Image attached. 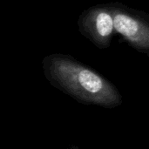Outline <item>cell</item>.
Returning <instances> with one entry per match:
<instances>
[{
    "instance_id": "obj_2",
    "label": "cell",
    "mask_w": 149,
    "mask_h": 149,
    "mask_svg": "<svg viewBox=\"0 0 149 149\" xmlns=\"http://www.w3.org/2000/svg\"><path fill=\"white\" fill-rule=\"evenodd\" d=\"M113 20L114 31L136 51L149 55V23L141 12L120 3H107Z\"/></svg>"
},
{
    "instance_id": "obj_1",
    "label": "cell",
    "mask_w": 149,
    "mask_h": 149,
    "mask_svg": "<svg viewBox=\"0 0 149 149\" xmlns=\"http://www.w3.org/2000/svg\"><path fill=\"white\" fill-rule=\"evenodd\" d=\"M42 68L53 87L80 104L115 108L123 103V97L115 85L71 55L49 54L43 58Z\"/></svg>"
},
{
    "instance_id": "obj_3",
    "label": "cell",
    "mask_w": 149,
    "mask_h": 149,
    "mask_svg": "<svg viewBox=\"0 0 149 149\" xmlns=\"http://www.w3.org/2000/svg\"><path fill=\"white\" fill-rule=\"evenodd\" d=\"M78 28L79 32L99 49L109 48L115 31L107 3L85 10L78 19Z\"/></svg>"
},
{
    "instance_id": "obj_4",
    "label": "cell",
    "mask_w": 149,
    "mask_h": 149,
    "mask_svg": "<svg viewBox=\"0 0 149 149\" xmlns=\"http://www.w3.org/2000/svg\"><path fill=\"white\" fill-rule=\"evenodd\" d=\"M70 149H83V148H79V147H77V146H72V147Z\"/></svg>"
}]
</instances>
